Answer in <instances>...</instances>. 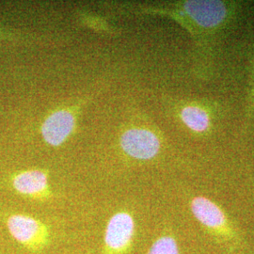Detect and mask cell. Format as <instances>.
<instances>
[{"label":"cell","mask_w":254,"mask_h":254,"mask_svg":"<svg viewBox=\"0 0 254 254\" xmlns=\"http://www.w3.org/2000/svg\"><path fill=\"white\" fill-rule=\"evenodd\" d=\"M246 124H248L254 117V73L252 86L250 90V94L248 97L247 104V112H246Z\"/></svg>","instance_id":"cell-10"},{"label":"cell","mask_w":254,"mask_h":254,"mask_svg":"<svg viewBox=\"0 0 254 254\" xmlns=\"http://www.w3.org/2000/svg\"><path fill=\"white\" fill-rule=\"evenodd\" d=\"M6 225L9 235L32 253L43 251L50 242V231L44 222L24 214L10 215Z\"/></svg>","instance_id":"cell-2"},{"label":"cell","mask_w":254,"mask_h":254,"mask_svg":"<svg viewBox=\"0 0 254 254\" xmlns=\"http://www.w3.org/2000/svg\"><path fill=\"white\" fill-rule=\"evenodd\" d=\"M231 16V5L224 1H186L175 14L195 38L200 54V69L208 68L213 38Z\"/></svg>","instance_id":"cell-1"},{"label":"cell","mask_w":254,"mask_h":254,"mask_svg":"<svg viewBox=\"0 0 254 254\" xmlns=\"http://www.w3.org/2000/svg\"><path fill=\"white\" fill-rule=\"evenodd\" d=\"M180 118L186 127L199 134L207 132L212 125V119L208 110L196 104L183 107L180 111Z\"/></svg>","instance_id":"cell-8"},{"label":"cell","mask_w":254,"mask_h":254,"mask_svg":"<svg viewBox=\"0 0 254 254\" xmlns=\"http://www.w3.org/2000/svg\"><path fill=\"white\" fill-rule=\"evenodd\" d=\"M191 210L195 218L206 227L221 229L226 224V218L221 209L206 198L197 197L193 199Z\"/></svg>","instance_id":"cell-7"},{"label":"cell","mask_w":254,"mask_h":254,"mask_svg":"<svg viewBox=\"0 0 254 254\" xmlns=\"http://www.w3.org/2000/svg\"><path fill=\"white\" fill-rule=\"evenodd\" d=\"M121 145L128 155L140 160H148L158 154L160 141L152 131L144 128H132L124 133Z\"/></svg>","instance_id":"cell-4"},{"label":"cell","mask_w":254,"mask_h":254,"mask_svg":"<svg viewBox=\"0 0 254 254\" xmlns=\"http://www.w3.org/2000/svg\"><path fill=\"white\" fill-rule=\"evenodd\" d=\"M135 236V220L131 214L122 211L109 218L104 236V254H126Z\"/></svg>","instance_id":"cell-3"},{"label":"cell","mask_w":254,"mask_h":254,"mask_svg":"<svg viewBox=\"0 0 254 254\" xmlns=\"http://www.w3.org/2000/svg\"><path fill=\"white\" fill-rule=\"evenodd\" d=\"M74 127V117L68 110H59L46 119L42 127V134L50 145L63 144L72 133Z\"/></svg>","instance_id":"cell-5"},{"label":"cell","mask_w":254,"mask_h":254,"mask_svg":"<svg viewBox=\"0 0 254 254\" xmlns=\"http://www.w3.org/2000/svg\"><path fill=\"white\" fill-rule=\"evenodd\" d=\"M147 254H179V248L173 236H164L154 241Z\"/></svg>","instance_id":"cell-9"},{"label":"cell","mask_w":254,"mask_h":254,"mask_svg":"<svg viewBox=\"0 0 254 254\" xmlns=\"http://www.w3.org/2000/svg\"><path fill=\"white\" fill-rule=\"evenodd\" d=\"M12 187L19 194L43 198L48 194V178L46 173L40 170H30L17 173L12 177Z\"/></svg>","instance_id":"cell-6"}]
</instances>
